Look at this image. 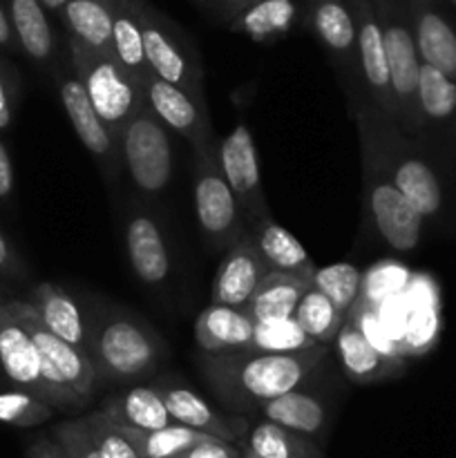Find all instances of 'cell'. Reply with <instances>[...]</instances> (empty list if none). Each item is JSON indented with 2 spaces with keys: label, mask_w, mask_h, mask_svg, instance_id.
Returning <instances> with one entry per match:
<instances>
[{
  "label": "cell",
  "mask_w": 456,
  "mask_h": 458,
  "mask_svg": "<svg viewBox=\"0 0 456 458\" xmlns=\"http://www.w3.org/2000/svg\"><path fill=\"white\" fill-rule=\"evenodd\" d=\"M326 353L329 347L300 353H262L255 349L204 353L201 371L217 401L226 410L241 414L307 385Z\"/></svg>",
  "instance_id": "obj_1"
},
{
  "label": "cell",
  "mask_w": 456,
  "mask_h": 458,
  "mask_svg": "<svg viewBox=\"0 0 456 458\" xmlns=\"http://www.w3.org/2000/svg\"><path fill=\"white\" fill-rule=\"evenodd\" d=\"M88 356L97 383H134L161 365L165 344L143 320L107 309L97 320H89Z\"/></svg>",
  "instance_id": "obj_2"
},
{
  "label": "cell",
  "mask_w": 456,
  "mask_h": 458,
  "mask_svg": "<svg viewBox=\"0 0 456 458\" xmlns=\"http://www.w3.org/2000/svg\"><path fill=\"white\" fill-rule=\"evenodd\" d=\"M70 56L74 74L83 83L94 112L119 143L121 130L146 103L143 88L119 65L114 56H101L74 38H70Z\"/></svg>",
  "instance_id": "obj_3"
},
{
  "label": "cell",
  "mask_w": 456,
  "mask_h": 458,
  "mask_svg": "<svg viewBox=\"0 0 456 458\" xmlns=\"http://www.w3.org/2000/svg\"><path fill=\"white\" fill-rule=\"evenodd\" d=\"M9 311L16 316V320L25 327L27 334L34 340L40 356V371L43 378L54 392L70 398L74 405L85 407L89 396L97 387V371L92 360L85 352L72 347L65 340L56 338L47 327L40 322L38 313L27 300H4Z\"/></svg>",
  "instance_id": "obj_4"
},
{
  "label": "cell",
  "mask_w": 456,
  "mask_h": 458,
  "mask_svg": "<svg viewBox=\"0 0 456 458\" xmlns=\"http://www.w3.org/2000/svg\"><path fill=\"white\" fill-rule=\"evenodd\" d=\"M362 155V191H365L367 219L376 235L398 253L418 249L423 240L425 219L411 208L410 201L398 192L389 174L380 165L371 148L360 143Z\"/></svg>",
  "instance_id": "obj_5"
},
{
  "label": "cell",
  "mask_w": 456,
  "mask_h": 458,
  "mask_svg": "<svg viewBox=\"0 0 456 458\" xmlns=\"http://www.w3.org/2000/svg\"><path fill=\"white\" fill-rule=\"evenodd\" d=\"M195 210L210 250L231 249L246 233L240 204L219 168L217 141L195 152Z\"/></svg>",
  "instance_id": "obj_6"
},
{
  "label": "cell",
  "mask_w": 456,
  "mask_h": 458,
  "mask_svg": "<svg viewBox=\"0 0 456 458\" xmlns=\"http://www.w3.org/2000/svg\"><path fill=\"white\" fill-rule=\"evenodd\" d=\"M123 168L143 195H159L173 179V143L168 128L143 103L121 130Z\"/></svg>",
  "instance_id": "obj_7"
},
{
  "label": "cell",
  "mask_w": 456,
  "mask_h": 458,
  "mask_svg": "<svg viewBox=\"0 0 456 458\" xmlns=\"http://www.w3.org/2000/svg\"><path fill=\"white\" fill-rule=\"evenodd\" d=\"M0 371L9 383L16 385V389L40 398L54 411L79 410V405H74L70 398L61 396L45 383L38 349L25 327L9 311L4 298H0Z\"/></svg>",
  "instance_id": "obj_8"
},
{
  "label": "cell",
  "mask_w": 456,
  "mask_h": 458,
  "mask_svg": "<svg viewBox=\"0 0 456 458\" xmlns=\"http://www.w3.org/2000/svg\"><path fill=\"white\" fill-rule=\"evenodd\" d=\"M143 49L150 74L186 92L199 107H208L204 97V79L195 52L179 40L155 13L141 12Z\"/></svg>",
  "instance_id": "obj_9"
},
{
  "label": "cell",
  "mask_w": 456,
  "mask_h": 458,
  "mask_svg": "<svg viewBox=\"0 0 456 458\" xmlns=\"http://www.w3.org/2000/svg\"><path fill=\"white\" fill-rule=\"evenodd\" d=\"M217 157L219 168H222L224 177H226L228 186H231L232 195L240 204L241 215H244L246 228L271 217V208H268L262 188L258 150H255L249 125L237 123L217 143Z\"/></svg>",
  "instance_id": "obj_10"
},
{
  "label": "cell",
  "mask_w": 456,
  "mask_h": 458,
  "mask_svg": "<svg viewBox=\"0 0 456 458\" xmlns=\"http://www.w3.org/2000/svg\"><path fill=\"white\" fill-rule=\"evenodd\" d=\"M311 25L317 40L325 45L331 61L338 67L349 107L356 106L360 98H365V94H362L360 63H358L356 18L351 9L342 0H322L313 9Z\"/></svg>",
  "instance_id": "obj_11"
},
{
  "label": "cell",
  "mask_w": 456,
  "mask_h": 458,
  "mask_svg": "<svg viewBox=\"0 0 456 458\" xmlns=\"http://www.w3.org/2000/svg\"><path fill=\"white\" fill-rule=\"evenodd\" d=\"M356 18L358 63H360L362 94L376 112L396 123V103H393L392 81H389L387 54H384L383 30L369 0H353Z\"/></svg>",
  "instance_id": "obj_12"
},
{
  "label": "cell",
  "mask_w": 456,
  "mask_h": 458,
  "mask_svg": "<svg viewBox=\"0 0 456 458\" xmlns=\"http://www.w3.org/2000/svg\"><path fill=\"white\" fill-rule=\"evenodd\" d=\"M58 97H61L63 110H65L79 141L97 159L103 173L107 174V179H114L121 165H123L119 143L112 137L110 130L106 128V123L98 119L88 94H85L83 83H80L74 72L58 76Z\"/></svg>",
  "instance_id": "obj_13"
},
{
  "label": "cell",
  "mask_w": 456,
  "mask_h": 458,
  "mask_svg": "<svg viewBox=\"0 0 456 458\" xmlns=\"http://www.w3.org/2000/svg\"><path fill=\"white\" fill-rule=\"evenodd\" d=\"M143 98L165 128L174 130L190 143L192 155L215 143L208 107L197 106L186 92L150 74L143 81Z\"/></svg>",
  "instance_id": "obj_14"
},
{
  "label": "cell",
  "mask_w": 456,
  "mask_h": 458,
  "mask_svg": "<svg viewBox=\"0 0 456 458\" xmlns=\"http://www.w3.org/2000/svg\"><path fill=\"white\" fill-rule=\"evenodd\" d=\"M268 273L271 271L255 249L253 237L246 231L226 250L222 264H219L213 289H210V304H222V307L244 311Z\"/></svg>",
  "instance_id": "obj_15"
},
{
  "label": "cell",
  "mask_w": 456,
  "mask_h": 458,
  "mask_svg": "<svg viewBox=\"0 0 456 458\" xmlns=\"http://www.w3.org/2000/svg\"><path fill=\"white\" fill-rule=\"evenodd\" d=\"M159 389L161 398L165 403V410L173 416V420L183 428H190L195 432L206 434V437L219 438L226 443H241L249 423L240 416H224L208 405L197 392H192L186 385L173 383V380H159L155 383Z\"/></svg>",
  "instance_id": "obj_16"
},
{
  "label": "cell",
  "mask_w": 456,
  "mask_h": 458,
  "mask_svg": "<svg viewBox=\"0 0 456 458\" xmlns=\"http://www.w3.org/2000/svg\"><path fill=\"white\" fill-rule=\"evenodd\" d=\"M125 250L137 280L159 289L170 277V255L159 222L143 210H134L125 224Z\"/></svg>",
  "instance_id": "obj_17"
},
{
  "label": "cell",
  "mask_w": 456,
  "mask_h": 458,
  "mask_svg": "<svg viewBox=\"0 0 456 458\" xmlns=\"http://www.w3.org/2000/svg\"><path fill=\"white\" fill-rule=\"evenodd\" d=\"M307 385L264 403L258 411L262 414V420L275 423L289 432L302 434V437L320 443L329 432L331 410L325 398L317 392L307 389Z\"/></svg>",
  "instance_id": "obj_18"
},
{
  "label": "cell",
  "mask_w": 456,
  "mask_h": 458,
  "mask_svg": "<svg viewBox=\"0 0 456 458\" xmlns=\"http://www.w3.org/2000/svg\"><path fill=\"white\" fill-rule=\"evenodd\" d=\"M101 411L119 428L137 432H155L174 425L155 385H134L125 392L110 394L103 398Z\"/></svg>",
  "instance_id": "obj_19"
},
{
  "label": "cell",
  "mask_w": 456,
  "mask_h": 458,
  "mask_svg": "<svg viewBox=\"0 0 456 458\" xmlns=\"http://www.w3.org/2000/svg\"><path fill=\"white\" fill-rule=\"evenodd\" d=\"M335 349H338L340 365H342L344 376L356 385H374L383 380L396 378L402 371V360L387 358L367 343L365 335L356 327L353 320H344L338 338H335Z\"/></svg>",
  "instance_id": "obj_20"
},
{
  "label": "cell",
  "mask_w": 456,
  "mask_h": 458,
  "mask_svg": "<svg viewBox=\"0 0 456 458\" xmlns=\"http://www.w3.org/2000/svg\"><path fill=\"white\" fill-rule=\"evenodd\" d=\"M31 307L38 313L40 322L52 331L56 338L65 340L72 347L88 353L89 344V320L83 316L76 300L52 282H40L31 291Z\"/></svg>",
  "instance_id": "obj_21"
},
{
  "label": "cell",
  "mask_w": 456,
  "mask_h": 458,
  "mask_svg": "<svg viewBox=\"0 0 456 458\" xmlns=\"http://www.w3.org/2000/svg\"><path fill=\"white\" fill-rule=\"evenodd\" d=\"M411 31L420 63L436 67L438 72L456 81V30L447 22V18L425 0H418L411 16Z\"/></svg>",
  "instance_id": "obj_22"
},
{
  "label": "cell",
  "mask_w": 456,
  "mask_h": 458,
  "mask_svg": "<svg viewBox=\"0 0 456 458\" xmlns=\"http://www.w3.org/2000/svg\"><path fill=\"white\" fill-rule=\"evenodd\" d=\"M255 322L241 309L208 304L195 322L197 344L204 353H226L249 349Z\"/></svg>",
  "instance_id": "obj_23"
},
{
  "label": "cell",
  "mask_w": 456,
  "mask_h": 458,
  "mask_svg": "<svg viewBox=\"0 0 456 458\" xmlns=\"http://www.w3.org/2000/svg\"><path fill=\"white\" fill-rule=\"evenodd\" d=\"M311 282L313 273H268L244 311L253 322L289 320Z\"/></svg>",
  "instance_id": "obj_24"
},
{
  "label": "cell",
  "mask_w": 456,
  "mask_h": 458,
  "mask_svg": "<svg viewBox=\"0 0 456 458\" xmlns=\"http://www.w3.org/2000/svg\"><path fill=\"white\" fill-rule=\"evenodd\" d=\"M418 114L423 139L429 132H450L456 125V81L425 63L418 74Z\"/></svg>",
  "instance_id": "obj_25"
},
{
  "label": "cell",
  "mask_w": 456,
  "mask_h": 458,
  "mask_svg": "<svg viewBox=\"0 0 456 458\" xmlns=\"http://www.w3.org/2000/svg\"><path fill=\"white\" fill-rule=\"evenodd\" d=\"M246 231L271 273H316V264L304 246L284 226L273 222V217L262 219Z\"/></svg>",
  "instance_id": "obj_26"
},
{
  "label": "cell",
  "mask_w": 456,
  "mask_h": 458,
  "mask_svg": "<svg viewBox=\"0 0 456 458\" xmlns=\"http://www.w3.org/2000/svg\"><path fill=\"white\" fill-rule=\"evenodd\" d=\"M112 52L119 65L143 88L150 70L143 49L141 9L128 0H112Z\"/></svg>",
  "instance_id": "obj_27"
},
{
  "label": "cell",
  "mask_w": 456,
  "mask_h": 458,
  "mask_svg": "<svg viewBox=\"0 0 456 458\" xmlns=\"http://www.w3.org/2000/svg\"><path fill=\"white\" fill-rule=\"evenodd\" d=\"M63 21L70 30V38L83 47L114 56L112 52V0H70L63 7Z\"/></svg>",
  "instance_id": "obj_28"
},
{
  "label": "cell",
  "mask_w": 456,
  "mask_h": 458,
  "mask_svg": "<svg viewBox=\"0 0 456 458\" xmlns=\"http://www.w3.org/2000/svg\"><path fill=\"white\" fill-rule=\"evenodd\" d=\"M7 16L22 52L34 63H47L54 56V34L43 4L38 0H9Z\"/></svg>",
  "instance_id": "obj_29"
},
{
  "label": "cell",
  "mask_w": 456,
  "mask_h": 458,
  "mask_svg": "<svg viewBox=\"0 0 456 458\" xmlns=\"http://www.w3.org/2000/svg\"><path fill=\"white\" fill-rule=\"evenodd\" d=\"M241 443L244 450L253 452L258 458H325L320 443L268 420H259L249 428Z\"/></svg>",
  "instance_id": "obj_30"
},
{
  "label": "cell",
  "mask_w": 456,
  "mask_h": 458,
  "mask_svg": "<svg viewBox=\"0 0 456 458\" xmlns=\"http://www.w3.org/2000/svg\"><path fill=\"white\" fill-rule=\"evenodd\" d=\"M295 18H298V7L293 0H258L237 13L235 21L231 22V30L264 43L289 34Z\"/></svg>",
  "instance_id": "obj_31"
},
{
  "label": "cell",
  "mask_w": 456,
  "mask_h": 458,
  "mask_svg": "<svg viewBox=\"0 0 456 458\" xmlns=\"http://www.w3.org/2000/svg\"><path fill=\"white\" fill-rule=\"evenodd\" d=\"M293 320L313 343L320 344V347H331V344H335V338H338L347 318L320 291L311 286L300 300Z\"/></svg>",
  "instance_id": "obj_32"
},
{
  "label": "cell",
  "mask_w": 456,
  "mask_h": 458,
  "mask_svg": "<svg viewBox=\"0 0 456 458\" xmlns=\"http://www.w3.org/2000/svg\"><path fill=\"white\" fill-rule=\"evenodd\" d=\"M123 434L130 438V443H132L141 458H179L195 445H199V443L213 438L177 423L164 429H155V432L123 429Z\"/></svg>",
  "instance_id": "obj_33"
},
{
  "label": "cell",
  "mask_w": 456,
  "mask_h": 458,
  "mask_svg": "<svg viewBox=\"0 0 456 458\" xmlns=\"http://www.w3.org/2000/svg\"><path fill=\"white\" fill-rule=\"evenodd\" d=\"M313 289L320 291L344 318L351 313L362 295V276L353 264L338 262L329 267L316 268L313 273Z\"/></svg>",
  "instance_id": "obj_34"
},
{
  "label": "cell",
  "mask_w": 456,
  "mask_h": 458,
  "mask_svg": "<svg viewBox=\"0 0 456 458\" xmlns=\"http://www.w3.org/2000/svg\"><path fill=\"white\" fill-rule=\"evenodd\" d=\"M320 347L313 343L293 318L289 320H266L255 322L253 343L249 349L262 353H300L307 349Z\"/></svg>",
  "instance_id": "obj_35"
},
{
  "label": "cell",
  "mask_w": 456,
  "mask_h": 458,
  "mask_svg": "<svg viewBox=\"0 0 456 458\" xmlns=\"http://www.w3.org/2000/svg\"><path fill=\"white\" fill-rule=\"evenodd\" d=\"M54 410L40 398L22 389H3L0 392V423L13 428H38L52 419Z\"/></svg>",
  "instance_id": "obj_36"
},
{
  "label": "cell",
  "mask_w": 456,
  "mask_h": 458,
  "mask_svg": "<svg viewBox=\"0 0 456 458\" xmlns=\"http://www.w3.org/2000/svg\"><path fill=\"white\" fill-rule=\"evenodd\" d=\"M83 423L101 458H141L123 429L112 423L101 410L85 414Z\"/></svg>",
  "instance_id": "obj_37"
},
{
  "label": "cell",
  "mask_w": 456,
  "mask_h": 458,
  "mask_svg": "<svg viewBox=\"0 0 456 458\" xmlns=\"http://www.w3.org/2000/svg\"><path fill=\"white\" fill-rule=\"evenodd\" d=\"M49 434L56 438L58 445L67 452L70 458H101L92 437H89L88 428H85L83 416L74 420H65V423H58Z\"/></svg>",
  "instance_id": "obj_38"
},
{
  "label": "cell",
  "mask_w": 456,
  "mask_h": 458,
  "mask_svg": "<svg viewBox=\"0 0 456 458\" xmlns=\"http://www.w3.org/2000/svg\"><path fill=\"white\" fill-rule=\"evenodd\" d=\"M16 76L12 67L0 61V132L12 128L13 107H16Z\"/></svg>",
  "instance_id": "obj_39"
},
{
  "label": "cell",
  "mask_w": 456,
  "mask_h": 458,
  "mask_svg": "<svg viewBox=\"0 0 456 458\" xmlns=\"http://www.w3.org/2000/svg\"><path fill=\"white\" fill-rule=\"evenodd\" d=\"M179 458H241V447H237L235 443L219 441V438H208Z\"/></svg>",
  "instance_id": "obj_40"
},
{
  "label": "cell",
  "mask_w": 456,
  "mask_h": 458,
  "mask_svg": "<svg viewBox=\"0 0 456 458\" xmlns=\"http://www.w3.org/2000/svg\"><path fill=\"white\" fill-rule=\"evenodd\" d=\"M27 458H70L67 452L56 443L52 434H38L25 447Z\"/></svg>",
  "instance_id": "obj_41"
},
{
  "label": "cell",
  "mask_w": 456,
  "mask_h": 458,
  "mask_svg": "<svg viewBox=\"0 0 456 458\" xmlns=\"http://www.w3.org/2000/svg\"><path fill=\"white\" fill-rule=\"evenodd\" d=\"M13 192V165L9 150L4 148V143L0 141V201L9 199V195Z\"/></svg>",
  "instance_id": "obj_42"
},
{
  "label": "cell",
  "mask_w": 456,
  "mask_h": 458,
  "mask_svg": "<svg viewBox=\"0 0 456 458\" xmlns=\"http://www.w3.org/2000/svg\"><path fill=\"white\" fill-rule=\"evenodd\" d=\"M21 271L22 267L21 262H18L16 253H13L7 237H4L3 231H0V273H4V276H21Z\"/></svg>",
  "instance_id": "obj_43"
},
{
  "label": "cell",
  "mask_w": 456,
  "mask_h": 458,
  "mask_svg": "<svg viewBox=\"0 0 456 458\" xmlns=\"http://www.w3.org/2000/svg\"><path fill=\"white\" fill-rule=\"evenodd\" d=\"M13 30H12V22H9L7 12L4 7L0 4V49H12L13 47Z\"/></svg>",
  "instance_id": "obj_44"
},
{
  "label": "cell",
  "mask_w": 456,
  "mask_h": 458,
  "mask_svg": "<svg viewBox=\"0 0 456 458\" xmlns=\"http://www.w3.org/2000/svg\"><path fill=\"white\" fill-rule=\"evenodd\" d=\"M40 4H43L45 9H49V12H63V7H65L70 0H38Z\"/></svg>",
  "instance_id": "obj_45"
},
{
  "label": "cell",
  "mask_w": 456,
  "mask_h": 458,
  "mask_svg": "<svg viewBox=\"0 0 456 458\" xmlns=\"http://www.w3.org/2000/svg\"><path fill=\"white\" fill-rule=\"evenodd\" d=\"M226 3L231 4V7H237V9H240V7H244V4H246V7H249V4L258 3V0H226Z\"/></svg>",
  "instance_id": "obj_46"
},
{
  "label": "cell",
  "mask_w": 456,
  "mask_h": 458,
  "mask_svg": "<svg viewBox=\"0 0 456 458\" xmlns=\"http://www.w3.org/2000/svg\"><path fill=\"white\" fill-rule=\"evenodd\" d=\"M241 458H258L253 454V452H249V450H244V447H241Z\"/></svg>",
  "instance_id": "obj_47"
},
{
  "label": "cell",
  "mask_w": 456,
  "mask_h": 458,
  "mask_svg": "<svg viewBox=\"0 0 456 458\" xmlns=\"http://www.w3.org/2000/svg\"><path fill=\"white\" fill-rule=\"evenodd\" d=\"M313 3H322V0H313Z\"/></svg>",
  "instance_id": "obj_48"
},
{
  "label": "cell",
  "mask_w": 456,
  "mask_h": 458,
  "mask_svg": "<svg viewBox=\"0 0 456 458\" xmlns=\"http://www.w3.org/2000/svg\"><path fill=\"white\" fill-rule=\"evenodd\" d=\"M452 3H454V4H456V0H452Z\"/></svg>",
  "instance_id": "obj_49"
},
{
  "label": "cell",
  "mask_w": 456,
  "mask_h": 458,
  "mask_svg": "<svg viewBox=\"0 0 456 458\" xmlns=\"http://www.w3.org/2000/svg\"><path fill=\"white\" fill-rule=\"evenodd\" d=\"M0 374H3V371H0Z\"/></svg>",
  "instance_id": "obj_50"
}]
</instances>
